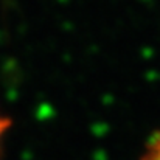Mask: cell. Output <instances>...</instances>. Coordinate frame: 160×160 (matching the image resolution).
<instances>
[{
	"label": "cell",
	"mask_w": 160,
	"mask_h": 160,
	"mask_svg": "<svg viewBox=\"0 0 160 160\" xmlns=\"http://www.w3.org/2000/svg\"><path fill=\"white\" fill-rule=\"evenodd\" d=\"M142 160H160V134L149 143Z\"/></svg>",
	"instance_id": "6da1fadb"
},
{
	"label": "cell",
	"mask_w": 160,
	"mask_h": 160,
	"mask_svg": "<svg viewBox=\"0 0 160 160\" xmlns=\"http://www.w3.org/2000/svg\"><path fill=\"white\" fill-rule=\"evenodd\" d=\"M9 124H11V121L6 118V117H3V115H0V140H2V137H3V134L8 131V128H9Z\"/></svg>",
	"instance_id": "7a4b0ae2"
}]
</instances>
